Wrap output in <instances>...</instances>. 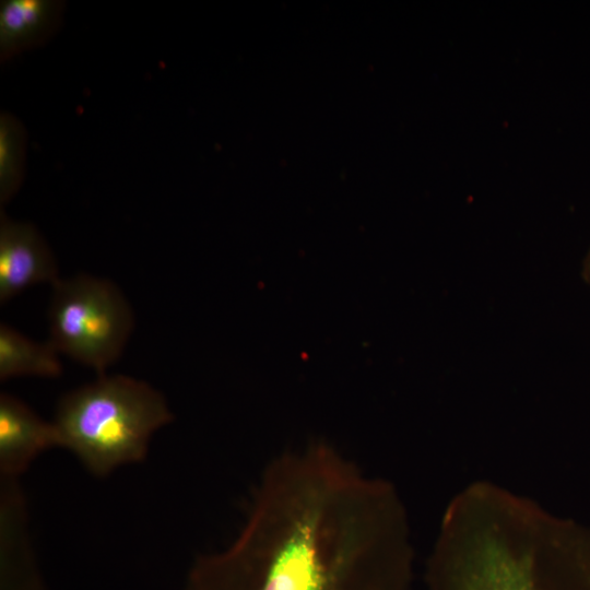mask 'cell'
<instances>
[{"label": "cell", "mask_w": 590, "mask_h": 590, "mask_svg": "<svg viewBox=\"0 0 590 590\" xmlns=\"http://www.w3.org/2000/svg\"><path fill=\"white\" fill-rule=\"evenodd\" d=\"M2 542L1 590H43L42 578L25 536L16 541V529L25 514V505L16 479L2 477Z\"/></svg>", "instance_id": "8"}, {"label": "cell", "mask_w": 590, "mask_h": 590, "mask_svg": "<svg viewBox=\"0 0 590 590\" xmlns=\"http://www.w3.org/2000/svg\"><path fill=\"white\" fill-rule=\"evenodd\" d=\"M581 276L585 282L590 285V248L582 262Z\"/></svg>", "instance_id": "11"}, {"label": "cell", "mask_w": 590, "mask_h": 590, "mask_svg": "<svg viewBox=\"0 0 590 590\" xmlns=\"http://www.w3.org/2000/svg\"><path fill=\"white\" fill-rule=\"evenodd\" d=\"M61 373L59 353L49 342H35L8 324L1 323V381L19 376L55 378Z\"/></svg>", "instance_id": "9"}, {"label": "cell", "mask_w": 590, "mask_h": 590, "mask_svg": "<svg viewBox=\"0 0 590 590\" xmlns=\"http://www.w3.org/2000/svg\"><path fill=\"white\" fill-rule=\"evenodd\" d=\"M48 318V342L57 352L99 375L120 357L134 323L120 290L85 274L52 284Z\"/></svg>", "instance_id": "4"}, {"label": "cell", "mask_w": 590, "mask_h": 590, "mask_svg": "<svg viewBox=\"0 0 590 590\" xmlns=\"http://www.w3.org/2000/svg\"><path fill=\"white\" fill-rule=\"evenodd\" d=\"M61 447L54 422L40 418L17 398L0 394V471L17 479L44 451Z\"/></svg>", "instance_id": "6"}, {"label": "cell", "mask_w": 590, "mask_h": 590, "mask_svg": "<svg viewBox=\"0 0 590 590\" xmlns=\"http://www.w3.org/2000/svg\"><path fill=\"white\" fill-rule=\"evenodd\" d=\"M413 565L398 488L317 441L268 462L240 531L194 559L186 590H410Z\"/></svg>", "instance_id": "1"}, {"label": "cell", "mask_w": 590, "mask_h": 590, "mask_svg": "<svg viewBox=\"0 0 590 590\" xmlns=\"http://www.w3.org/2000/svg\"><path fill=\"white\" fill-rule=\"evenodd\" d=\"M56 259L39 232L30 223L0 216V303L38 283L57 282Z\"/></svg>", "instance_id": "5"}, {"label": "cell", "mask_w": 590, "mask_h": 590, "mask_svg": "<svg viewBox=\"0 0 590 590\" xmlns=\"http://www.w3.org/2000/svg\"><path fill=\"white\" fill-rule=\"evenodd\" d=\"M173 421L163 394L123 375H99L66 393L54 424L61 447L71 450L96 476L142 461L152 435Z\"/></svg>", "instance_id": "3"}, {"label": "cell", "mask_w": 590, "mask_h": 590, "mask_svg": "<svg viewBox=\"0 0 590 590\" xmlns=\"http://www.w3.org/2000/svg\"><path fill=\"white\" fill-rule=\"evenodd\" d=\"M26 133L13 115L0 116V201L7 203L19 190L24 173Z\"/></svg>", "instance_id": "10"}, {"label": "cell", "mask_w": 590, "mask_h": 590, "mask_svg": "<svg viewBox=\"0 0 590 590\" xmlns=\"http://www.w3.org/2000/svg\"><path fill=\"white\" fill-rule=\"evenodd\" d=\"M63 7V2L58 0H2L1 61H7L48 39L60 23Z\"/></svg>", "instance_id": "7"}, {"label": "cell", "mask_w": 590, "mask_h": 590, "mask_svg": "<svg viewBox=\"0 0 590 590\" xmlns=\"http://www.w3.org/2000/svg\"><path fill=\"white\" fill-rule=\"evenodd\" d=\"M427 590H590V528L476 481L448 504Z\"/></svg>", "instance_id": "2"}]
</instances>
